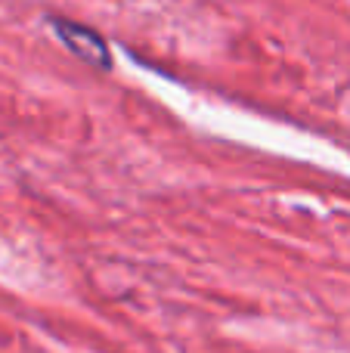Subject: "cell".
Returning a JSON list of instances; mask_svg holds the SVG:
<instances>
[{
  "instance_id": "1",
  "label": "cell",
  "mask_w": 350,
  "mask_h": 353,
  "mask_svg": "<svg viewBox=\"0 0 350 353\" xmlns=\"http://www.w3.org/2000/svg\"><path fill=\"white\" fill-rule=\"evenodd\" d=\"M53 28H56V34L65 41V47L74 50L81 59L96 62V65H109V50H105V41L99 34H93L90 28L74 25V22H56Z\"/></svg>"
}]
</instances>
